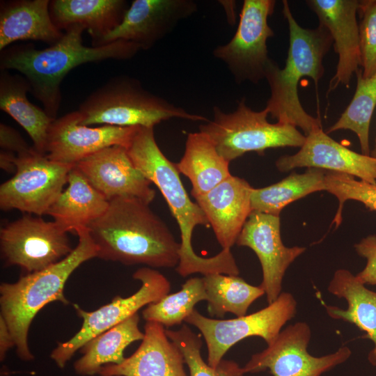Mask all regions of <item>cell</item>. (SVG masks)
<instances>
[{
	"label": "cell",
	"instance_id": "cell-10",
	"mask_svg": "<svg viewBox=\"0 0 376 376\" xmlns=\"http://www.w3.org/2000/svg\"><path fill=\"white\" fill-rule=\"evenodd\" d=\"M15 166L14 176L0 186V208L40 217L46 214L62 193L75 164L52 161L33 148L17 155Z\"/></svg>",
	"mask_w": 376,
	"mask_h": 376
},
{
	"label": "cell",
	"instance_id": "cell-36",
	"mask_svg": "<svg viewBox=\"0 0 376 376\" xmlns=\"http://www.w3.org/2000/svg\"><path fill=\"white\" fill-rule=\"evenodd\" d=\"M357 253L366 259L363 269L358 273L357 279L366 285H376V235H370L354 244Z\"/></svg>",
	"mask_w": 376,
	"mask_h": 376
},
{
	"label": "cell",
	"instance_id": "cell-37",
	"mask_svg": "<svg viewBox=\"0 0 376 376\" xmlns=\"http://www.w3.org/2000/svg\"><path fill=\"white\" fill-rule=\"evenodd\" d=\"M0 146L1 150L13 152L17 156L26 155L33 149L17 131L4 123L0 124Z\"/></svg>",
	"mask_w": 376,
	"mask_h": 376
},
{
	"label": "cell",
	"instance_id": "cell-11",
	"mask_svg": "<svg viewBox=\"0 0 376 376\" xmlns=\"http://www.w3.org/2000/svg\"><path fill=\"white\" fill-rule=\"evenodd\" d=\"M275 1L244 0L237 31L226 44L214 48L212 54L223 61L238 84L258 83L265 77L271 61L267 41L274 36L268 17L274 11Z\"/></svg>",
	"mask_w": 376,
	"mask_h": 376
},
{
	"label": "cell",
	"instance_id": "cell-1",
	"mask_svg": "<svg viewBox=\"0 0 376 376\" xmlns=\"http://www.w3.org/2000/svg\"><path fill=\"white\" fill-rule=\"evenodd\" d=\"M98 258L125 265L176 267L178 243L166 223L135 197L109 201L105 212L87 226Z\"/></svg>",
	"mask_w": 376,
	"mask_h": 376
},
{
	"label": "cell",
	"instance_id": "cell-3",
	"mask_svg": "<svg viewBox=\"0 0 376 376\" xmlns=\"http://www.w3.org/2000/svg\"><path fill=\"white\" fill-rule=\"evenodd\" d=\"M85 29L80 24L72 25L57 42L43 49L27 44L1 52L0 70H15L23 75L30 92L54 119L61 102V84L71 70L88 62L130 59L141 50L137 45L123 40L98 47L85 46L82 39Z\"/></svg>",
	"mask_w": 376,
	"mask_h": 376
},
{
	"label": "cell",
	"instance_id": "cell-35",
	"mask_svg": "<svg viewBox=\"0 0 376 376\" xmlns=\"http://www.w3.org/2000/svg\"><path fill=\"white\" fill-rule=\"evenodd\" d=\"M358 12L361 73L366 78L376 72V0L359 1Z\"/></svg>",
	"mask_w": 376,
	"mask_h": 376
},
{
	"label": "cell",
	"instance_id": "cell-30",
	"mask_svg": "<svg viewBox=\"0 0 376 376\" xmlns=\"http://www.w3.org/2000/svg\"><path fill=\"white\" fill-rule=\"evenodd\" d=\"M203 279L207 311L212 317L223 318L228 313L236 317L246 315L250 306L265 295L261 287L252 285L235 275L210 274Z\"/></svg>",
	"mask_w": 376,
	"mask_h": 376
},
{
	"label": "cell",
	"instance_id": "cell-5",
	"mask_svg": "<svg viewBox=\"0 0 376 376\" xmlns=\"http://www.w3.org/2000/svg\"><path fill=\"white\" fill-rule=\"evenodd\" d=\"M75 231L78 244L65 258L42 270L26 274L15 283L0 285V315L11 332L18 357L23 361L34 358L28 345V334L35 316L50 302L69 304L64 294L66 281L82 263L97 257V247L88 228Z\"/></svg>",
	"mask_w": 376,
	"mask_h": 376
},
{
	"label": "cell",
	"instance_id": "cell-23",
	"mask_svg": "<svg viewBox=\"0 0 376 376\" xmlns=\"http://www.w3.org/2000/svg\"><path fill=\"white\" fill-rule=\"evenodd\" d=\"M327 290L347 302V309L326 306L327 314L331 318L354 324L366 333V337L374 345L368 360L376 366V292L366 288L356 276L345 269L334 272Z\"/></svg>",
	"mask_w": 376,
	"mask_h": 376
},
{
	"label": "cell",
	"instance_id": "cell-34",
	"mask_svg": "<svg viewBox=\"0 0 376 376\" xmlns=\"http://www.w3.org/2000/svg\"><path fill=\"white\" fill-rule=\"evenodd\" d=\"M324 185L325 191L338 200V208L333 221L336 228L341 223L343 204L347 200L359 201L370 210L376 211V185L335 171L326 172Z\"/></svg>",
	"mask_w": 376,
	"mask_h": 376
},
{
	"label": "cell",
	"instance_id": "cell-31",
	"mask_svg": "<svg viewBox=\"0 0 376 376\" xmlns=\"http://www.w3.org/2000/svg\"><path fill=\"white\" fill-rule=\"evenodd\" d=\"M356 75L357 81L354 96L340 117L327 132L340 130L352 131L358 136L362 154L370 155L369 127L376 107V72L365 78L359 69Z\"/></svg>",
	"mask_w": 376,
	"mask_h": 376
},
{
	"label": "cell",
	"instance_id": "cell-22",
	"mask_svg": "<svg viewBox=\"0 0 376 376\" xmlns=\"http://www.w3.org/2000/svg\"><path fill=\"white\" fill-rule=\"evenodd\" d=\"M49 0L1 1L0 50L20 40H38L53 45L63 36L53 23Z\"/></svg>",
	"mask_w": 376,
	"mask_h": 376
},
{
	"label": "cell",
	"instance_id": "cell-24",
	"mask_svg": "<svg viewBox=\"0 0 376 376\" xmlns=\"http://www.w3.org/2000/svg\"><path fill=\"white\" fill-rule=\"evenodd\" d=\"M128 3L125 0H53L49 13L54 24L66 29L74 24L83 26L93 38L92 46L122 22Z\"/></svg>",
	"mask_w": 376,
	"mask_h": 376
},
{
	"label": "cell",
	"instance_id": "cell-20",
	"mask_svg": "<svg viewBox=\"0 0 376 376\" xmlns=\"http://www.w3.org/2000/svg\"><path fill=\"white\" fill-rule=\"evenodd\" d=\"M252 187L230 175L207 193L195 198L205 214L222 249L230 250L250 214Z\"/></svg>",
	"mask_w": 376,
	"mask_h": 376
},
{
	"label": "cell",
	"instance_id": "cell-2",
	"mask_svg": "<svg viewBox=\"0 0 376 376\" xmlns=\"http://www.w3.org/2000/svg\"><path fill=\"white\" fill-rule=\"evenodd\" d=\"M127 150L134 166L159 189L178 223L181 242L177 273L182 277L196 273L238 276L240 270L230 250L222 249L210 258L201 257L194 251L191 238L194 228L210 225L200 206L189 197L175 164L157 146L154 127H139Z\"/></svg>",
	"mask_w": 376,
	"mask_h": 376
},
{
	"label": "cell",
	"instance_id": "cell-15",
	"mask_svg": "<svg viewBox=\"0 0 376 376\" xmlns=\"http://www.w3.org/2000/svg\"><path fill=\"white\" fill-rule=\"evenodd\" d=\"M251 249L258 256L263 271L260 284L268 304L281 293L285 273L305 247H287L282 242L279 216L252 211L235 243Z\"/></svg>",
	"mask_w": 376,
	"mask_h": 376
},
{
	"label": "cell",
	"instance_id": "cell-39",
	"mask_svg": "<svg viewBox=\"0 0 376 376\" xmlns=\"http://www.w3.org/2000/svg\"><path fill=\"white\" fill-rule=\"evenodd\" d=\"M17 155L13 152L1 150L0 153V166L4 171L12 173L16 171L15 159Z\"/></svg>",
	"mask_w": 376,
	"mask_h": 376
},
{
	"label": "cell",
	"instance_id": "cell-19",
	"mask_svg": "<svg viewBox=\"0 0 376 376\" xmlns=\"http://www.w3.org/2000/svg\"><path fill=\"white\" fill-rule=\"evenodd\" d=\"M311 9L317 15L320 25L325 27L334 42L338 61L328 92L340 85L348 87L354 74L361 67L357 0H308Z\"/></svg>",
	"mask_w": 376,
	"mask_h": 376
},
{
	"label": "cell",
	"instance_id": "cell-41",
	"mask_svg": "<svg viewBox=\"0 0 376 376\" xmlns=\"http://www.w3.org/2000/svg\"><path fill=\"white\" fill-rule=\"evenodd\" d=\"M370 155H371L372 157L376 158V144H375V149L373 150L372 154H371Z\"/></svg>",
	"mask_w": 376,
	"mask_h": 376
},
{
	"label": "cell",
	"instance_id": "cell-21",
	"mask_svg": "<svg viewBox=\"0 0 376 376\" xmlns=\"http://www.w3.org/2000/svg\"><path fill=\"white\" fill-rule=\"evenodd\" d=\"M180 348L169 339L165 327L147 321L144 337L136 351L120 364L102 366L100 376H187Z\"/></svg>",
	"mask_w": 376,
	"mask_h": 376
},
{
	"label": "cell",
	"instance_id": "cell-12",
	"mask_svg": "<svg viewBox=\"0 0 376 376\" xmlns=\"http://www.w3.org/2000/svg\"><path fill=\"white\" fill-rule=\"evenodd\" d=\"M72 248L67 232L56 223L27 214L0 229L1 258L26 274L42 270L68 256Z\"/></svg>",
	"mask_w": 376,
	"mask_h": 376
},
{
	"label": "cell",
	"instance_id": "cell-27",
	"mask_svg": "<svg viewBox=\"0 0 376 376\" xmlns=\"http://www.w3.org/2000/svg\"><path fill=\"white\" fill-rule=\"evenodd\" d=\"M229 163L210 139L199 131L187 135L184 155L175 166L190 180L191 194L196 198L231 175Z\"/></svg>",
	"mask_w": 376,
	"mask_h": 376
},
{
	"label": "cell",
	"instance_id": "cell-26",
	"mask_svg": "<svg viewBox=\"0 0 376 376\" xmlns=\"http://www.w3.org/2000/svg\"><path fill=\"white\" fill-rule=\"evenodd\" d=\"M30 85L22 75L0 70V109L10 115L28 133L33 148L46 155L45 146L49 127L54 120L43 109L29 101Z\"/></svg>",
	"mask_w": 376,
	"mask_h": 376
},
{
	"label": "cell",
	"instance_id": "cell-40",
	"mask_svg": "<svg viewBox=\"0 0 376 376\" xmlns=\"http://www.w3.org/2000/svg\"><path fill=\"white\" fill-rule=\"evenodd\" d=\"M0 375L1 376H10V372L6 366H3L1 368Z\"/></svg>",
	"mask_w": 376,
	"mask_h": 376
},
{
	"label": "cell",
	"instance_id": "cell-7",
	"mask_svg": "<svg viewBox=\"0 0 376 376\" xmlns=\"http://www.w3.org/2000/svg\"><path fill=\"white\" fill-rule=\"evenodd\" d=\"M213 118L199 127L218 152L228 162L245 153L255 151L263 155L269 148L301 147L306 136L296 127L285 123H270L268 111H256L242 98L236 109L224 112L214 107Z\"/></svg>",
	"mask_w": 376,
	"mask_h": 376
},
{
	"label": "cell",
	"instance_id": "cell-8",
	"mask_svg": "<svg viewBox=\"0 0 376 376\" xmlns=\"http://www.w3.org/2000/svg\"><path fill=\"white\" fill-rule=\"evenodd\" d=\"M296 312L297 301L293 295L281 292L276 301L250 315L218 320L205 317L195 308L185 322L202 334L207 349V363L215 368L231 347L248 337L258 336L267 345L272 344Z\"/></svg>",
	"mask_w": 376,
	"mask_h": 376
},
{
	"label": "cell",
	"instance_id": "cell-9",
	"mask_svg": "<svg viewBox=\"0 0 376 376\" xmlns=\"http://www.w3.org/2000/svg\"><path fill=\"white\" fill-rule=\"evenodd\" d=\"M132 277L139 281L141 285L127 297L118 295L110 303L93 311L73 305L83 322L78 332L68 340L58 343L51 352L50 357L58 368H63L75 353L88 340L137 313L141 308L158 301L171 291L170 281L153 268H139Z\"/></svg>",
	"mask_w": 376,
	"mask_h": 376
},
{
	"label": "cell",
	"instance_id": "cell-29",
	"mask_svg": "<svg viewBox=\"0 0 376 376\" xmlns=\"http://www.w3.org/2000/svg\"><path fill=\"white\" fill-rule=\"evenodd\" d=\"M326 171L308 168L304 173H292L282 180L263 188H252V211L279 216L284 207L315 191L325 190Z\"/></svg>",
	"mask_w": 376,
	"mask_h": 376
},
{
	"label": "cell",
	"instance_id": "cell-32",
	"mask_svg": "<svg viewBox=\"0 0 376 376\" xmlns=\"http://www.w3.org/2000/svg\"><path fill=\"white\" fill-rule=\"evenodd\" d=\"M201 301H207L203 279L192 277L182 284L179 291L169 293L148 305L142 311V316L146 322H158L166 328L180 325Z\"/></svg>",
	"mask_w": 376,
	"mask_h": 376
},
{
	"label": "cell",
	"instance_id": "cell-18",
	"mask_svg": "<svg viewBox=\"0 0 376 376\" xmlns=\"http://www.w3.org/2000/svg\"><path fill=\"white\" fill-rule=\"evenodd\" d=\"M276 166L280 171L307 167L340 172L376 185V158L348 149L322 129L306 135L299 150L295 155L279 157Z\"/></svg>",
	"mask_w": 376,
	"mask_h": 376
},
{
	"label": "cell",
	"instance_id": "cell-38",
	"mask_svg": "<svg viewBox=\"0 0 376 376\" xmlns=\"http://www.w3.org/2000/svg\"><path fill=\"white\" fill-rule=\"evenodd\" d=\"M13 347H15L13 337L5 320L0 315V361L1 362L5 359L8 351Z\"/></svg>",
	"mask_w": 376,
	"mask_h": 376
},
{
	"label": "cell",
	"instance_id": "cell-17",
	"mask_svg": "<svg viewBox=\"0 0 376 376\" xmlns=\"http://www.w3.org/2000/svg\"><path fill=\"white\" fill-rule=\"evenodd\" d=\"M75 166L108 201L131 196L150 205L155 197L151 182L134 166L125 147L105 148Z\"/></svg>",
	"mask_w": 376,
	"mask_h": 376
},
{
	"label": "cell",
	"instance_id": "cell-33",
	"mask_svg": "<svg viewBox=\"0 0 376 376\" xmlns=\"http://www.w3.org/2000/svg\"><path fill=\"white\" fill-rule=\"evenodd\" d=\"M166 334L182 352L189 376H244V367L232 360L222 359L213 368L205 362L201 356L203 341L200 335L195 334L186 324L178 330L166 329Z\"/></svg>",
	"mask_w": 376,
	"mask_h": 376
},
{
	"label": "cell",
	"instance_id": "cell-14",
	"mask_svg": "<svg viewBox=\"0 0 376 376\" xmlns=\"http://www.w3.org/2000/svg\"><path fill=\"white\" fill-rule=\"evenodd\" d=\"M78 110L68 113L51 123L47 136L46 156L51 160L76 164L105 148L121 146L126 148L139 127L100 125L79 123Z\"/></svg>",
	"mask_w": 376,
	"mask_h": 376
},
{
	"label": "cell",
	"instance_id": "cell-13",
	"mask_svg": "<svg viewBox=\"0 0 376 376\" xmlns=\"http://www.w3.org/2000/svg\"><path fill=\"white\" fill-rule=\"evenodd\" d=\"M311 337L306 322L288 326L272 344L251 356L244 366L246 373L269 369L273 376H321L345 362L352 354L350 347L343 345L334 353L313 356L307 350Z\"/></svg>",
	"mask_w": 376,
	"mask_h": 376
},
{
	"label": "cell",
	"instance_id": "cell-6",
	"mask_svg": "<svg viewBox=\"0 0 376 376\" xmlns=\"http://www.w3.org/2000/svg\"><path fill=\"white\" fill-rule=\"evenodd\" d=\"M79 123L83 125L154 127L173 118L207 122L205 117L186 111L146 91L127 76L113 77L80 104Z\"/></svg>",
	"mask_w": 376,
	"mask_h": 376
},
{
	"label": "cell",
	"instance_id": "cell-28",
	"mask_svg": "<svg viewBox=\"0 0 376 376\" xmlns=\"http://www.w3.org/2000/svg\"><path fill=\"white\" fill-rule=\"evenodd\" d=\"M139 320L138 313H135L85 343L80 349L82 357L74 363L75 373L90 376L97 374L105 365L121 363L125 359V348L144 337L139 327Z\"/></svg>",
	"mask_w": 376,
	"mask_h": 376
},
{
	"label": "cell",
	"instance_id": "cell-16",
	"mask_svg": "<svg viewBox=\"0 0 376 376\" xmlns=\"http://www.w3.org/2000/svg\"><path fill=\"white\" fill-rule=\"evenodd\" d=\"M196 11L192 0H134L120 24L93 47L123 40L148 49Z\"/></svg>",
	"mask_w": 376,
	"mask_h": 376
},
{
	"label": "cell",
	"instance_id": "cell-4",
	"mask_svg": "<svg viewBox=\"0 0 376 376\" xmlns=\"http://www.w3.org/2000/svg\"><path fill=\"white\" fill-rule=\"evenodd\" d=\"M283 14L289 29L288 56L283 68L272 60L267 68L265 78L271 95L265 109L278 123L300 127L306 136L322 129V125L319 118L309 115L301 106L298 84L304 77H309L318 84L324 75L323 58L333 40L323 26L314 29L301 27L286 0L283 1Z\"/></svg>",
	"mask_w": 376,
	"mask_h": 376
},
{
	"label": "cell",
	"instance_id": "cell-25",
	"mask_svg": "<svg viewBox=\"0 0 376 376\" xmlns=\"http://www.w3.org/2000/svg\"><path fill=\"white\" fill-rule=\"evenodd\" d=\"M67 184L46 214L68 233L87 227L100 217L107 210L109 201L76 166L70 172Z\"/></svg>",
	"mask_w": 376,
	"mask_h": 376
}]
</instances>
